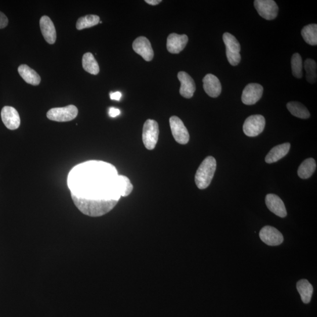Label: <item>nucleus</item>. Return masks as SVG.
<instances>
[{
    "instance_id": "f257e3e1",
    "label": "nucleus",
    "mask_w": 317,
    "mask_h": 317,
    "mask_svg": "<svg viewBox=\"0 0 317 317\" xmlns=\"http://www.w3.org/2000/svg\"><path fill=\"white\" fill-rule=\"evenodd\" d=\"M71 195L96 200H117L121 197V182L117 170L110 163L90 160L74 167L68 174Z\"/></svg>"
},
{
    "instance_id": "f03ea898",
    "label": "nucleus",
    "mask_w": 317,
    "mask_h": 317,
    "mask_svg": "<svg viewBox=\"0 0 317 317\" xmlns=\"http://www.w3.org/2000/svg\"><path fill=\"white\" fill-rule=\"evenodd\" d=\"M76 207L83 214L90 217H100L114 208L119 200L88 199L71 195Z\"/></svg>"
},
{
    "instance_id": "7ed1b4c3",
    "label": "nucleus",
    "mask_w": 317,
    "mask_h": 317,
    "mask_svg": "<svg viewBox=\"0 0 317 317\" xmlns=\"http://www.w3.org/2000/svg\"><path fill=\"white\" fill-rule=\"evenodd\" d=\"M216 160L212 156H208L203 160L197 170L195 183L199 189H205L211 184L216 170Z\"/></svg>"
},
{
    "instance_id": "20e7f679",
    "label": "nucleus",
    "mask_w": 317,
    "mask_h": 317,
    "mask_svg": "<svg viewBox=\"0 0 317 317\" xmlns=\"http://www.w3.org/2000/svg\"><path fill=\"white\" fill-rule=\"evenodd\" d=\"M223 39L227 48V56L229 63L233 66H236L241 61L240 52L241 47L238 40L234 35L225 32L223 35Z\"/></svg>"
},
{
    "instance_id": "39448f33",
    "label": "nucleus",
    "mask_w": 317,
    "mask_h": 317,
    "mask_svg": "<svg viewBox=\"0 0 317 317\" xmlns=\"http://www.w3.org/2000/svg\"><path fill=\"white\" fill-rule=\"evenodd\" d=\"M159 134V125L155 120L148 119L144 123L142 140L146 148L153 150L158 143Z\"/></svg>"
},
{
    "instance_id": "423d86ee",
    "label": "nucleus",
    "mask_w": 317,
    "mask_h": 317,
    "mask_svg": "<svg viewBox=\"0 0 317 317\" xmlns=\"http://www.w3.org/2000/svg\"><path fill=\"white\" fill-rule=\"evenodd\" d=\"M78 114V108L70 105L63 108L51 109L47 112V116L51 121L65 122L74 119Z\"/></svg>"
},
{
    "instance_id": "0eeeda50",
    "label": "nucleus",
    "mask_w": 317,
    "mask_h": 317,
    "mask_svg": "<svg viewBox=\"0 0 317 317\" xmlns=\"http://www.w3.org/2000/svg\"><path fill=\"white\" fill-rule=\"evenodd\" d=\"M265 125V120L263 116L251 115L244 123L243 132L247 137H257L263 132Z\"/></svg>"
},
{
    "instance_id": "6e6552de",
    "label": "nucleus",
    "mask_w": 317,
    "mask_h": 317,
    "mask_svg": "<svg viewBox=\"0 0 317 317\" xmlns=\"http://www.w3.org/2000/svg\"><path fill=\"white\" fill-rule=\"evenodd\" d=\"M169 123L174 140L179 144H187L190 139V136L182 120L177 116H173L170 117Z\"/></svg>"
},
{
    "instance_id": "1a4fd4ad",
    "label": "nucleus",
    "mask_w": 317,
    "mask_h": 317,
    "mask_svg": "<svg viewBox=\"0 0 317 317\" xmlns=\"http://www.w3.org/2000/svg\"><path fill=\"white\" fill-rule=\"evenodd\" d=\"M254 5L258 14L265 20H274L278 15L279 7L273 0H256Z\"/></svg>"
},
{
    "instance_id": "9d476101",
    "label": "nucleus",
    "mask_w": 317,
    "mask_h": 317,
    "mask_svg": "<svg viewBox=\"0 0 317 317\" xmlns=\"http://www.w3.org/2000/svg\"><path fill=\"white\" fill-rule=\"evenodd\" d=\"M263 87L258 83H249L243 91L242 96L243 103L247 105L256 104L263 96Z\"/></svg>"
},
{
    "instance_id": "9b49d317",
    "label": "nucleus",
    "mask_w": 317,
    "mask_h": 317,
    "mask_svg": "<svg viewBox=\"0 0 317 317\" xmlns=\"http://www.w3.org/2000/svg\"><path fill=\"white\" fill-rule=\"evenodd\" d=\"M259 236L262 241L268 246H279L281 245L284 241L282 233L278 229L270 225H266L262 228Z\"/></svg>"
},
{
    "instance_id": "f8f14e48",
    "label": "nucleus",
    "mask_w": 317,
    "mask_h": 317,
    "mask_svg": "<svg viewBox=\"0 0 317 317\" xmlns=\"http://www.w3.org/2000/svg\"><path fill=\"white\" fill-rule=\"evenodd\" d=\"M132 47L134 52L140 55L145 61H151L154 57L151 43L145 36H140L134 40Z\"/></svg>"
},
{
    "instance_id": "ddd939ff",
    "label": "nucleus",
    "mask_w": 317,
    "mask_h": 317,
    "mask_svg": "<svg viewBox=\"0 0 317 317\" xmlns=\"http://www.w3.org/2000/svg\"><path fill=\"white\" fill-rule=\"evenodd\" d=\"M1 116L4 124L9 129L16 130L19 127L20 117L15 108L6 106L2 109Z\"/></svg>"
},
{
    "instance_id": "4468645a",
    "label": "nucleus",
    "mask_w": 317,
    "mask_h": 317,
    "mask_svg": "<svg viewBox=\"0 0 317 317\" xmlns=\"http://www.w3.org/2000/svg\"><path fill=\"white\" fill-rule=\"evenodd\" d=\"M177 78L181 83L180 94L185 98H191L194 96L196 90V84L193 79L188 73L181 71L178 73Z\"/></svg>"
},
{
    "instance_id": "2eb2a0df",
    "label": "nucleus",
    "mask_w": 317,
    "mask_h": 317,
    "mask_svg": "<svg viewBox=\"0 0 317 317\" xmlns=\"http://www.w3.org/2000/svg\"><path fill=\"white\" fill-rule=\"evenodd\" d=\"M189 41L185 34H170L167 39V49L171 54H178L184 50Z\"/></svg>"
},
{
    "instance_id": "dca6fc26",
    "label": "nucleus",
    "mask_w": 317,
    "mask_h": 317,
    "mask_svg": "<svg viewBox=\"0 0 317 317\" xmlns=\"http://www.w3.org/2000/svg\"><path fill=\"white\" fill-rule=\"evenodd\" d=\"M265 204L267 208L280 217L287 216L285 205L280 197L275 194H268L265 197Z\"/></svg>"
},
{
    "instance_id": "f3484780",
    "label": "nucleus",
    "mask_w": 317,
    "mask_h": 317,
    "mask_svg": "<svg viewBox=\"0 0 317 317\" xmlns=\"http://www.w3.org/2000/svg\"><path fill=\"white\" fill-rule=\"evenodd\" d=\"M40 28L46 41L50 44L56 41L57 32L53 22L48 16H42L39 21Z\"/></svg>"
},
{
    "instance_id": "a211bd4d",
    "label": "nucleus",
    "mask_w": 317,
    "mask_h": 317,
    "mask_svg": "<svg viewBox=\"0 0 317 317\" xmlns=\"http://www.w3.org/2000/svg\"><path fill=\"white\" fill-rule=\"evenodd\" d=\"M203 88L211 98H217L221 93V85L217 76L209 74L203 79Z\"/></svg>"
},
{
    "instance_id": "6ab92c4d",
    "label": "nucleus",
    "mask_w": 317,
    "mask_h": 317,
    "mask_svg": "<svg viewBox=\"0 0 317 317\" xmlns=\"http://www.w3.org/2000/svg\"><path fill=\"white\" fill-rule=\"evenodd\" d=\"M290 147L291 145L289 143L276 146V147L272 148L266 156L265 162L268 163H273L279 161V160L287 155Z\"/></svg>"
},
{
    "instance_id": "aec40b11",
    "label": "nucleus",
    "mask_w": 317,
    "mask_h": 317,
    "mask_svg": "<svg viewBox=\"0 0 317 317\" xmlns=\"http://www.w3.org/2000/svg\"><path fill=\"white\" fill-rule=\"evenodd\" d=\"M18 73L25 82L32 85H38L41 82V77L34 70L27 65H21L18 68Z\"/></svg>"
},
{
    "instance_id": "412c9836",
    "label": "nucleus",
    "mask_w": 317,
    "mask_h": 317,
    "mask_svg": "<svg viewBox=\"0 0 317 317\" xmlns=\"http://www.w3.org/2000/svg\"><path fill=\"white\" fill-rule=\"evenodd\" d=\"M297 289L302 302L308 304L311 301L313 294V287L307 280L302 279L297 283Z\"/></svg>"
},
{
    "instance_id": "4be33fe9",
    "label": "nucleus",
    "mask_w": 317,
    "mask_h": 317,
    "mask_svg": "<svg viewBox=\"0 0 317 317\" xmlns=\"http://www.w3.org/2000/svg\"><path fill=\"white\" fill-rule=\"evenodd\" d=\"M316 162L312 158L305 159L298 169V175L303 179L310 177L316 169Z\"/></svg>"
},
{
    "instance_id": "5701e85b",
    "label": "nucleus",
    "mask_w": 317,
    "mask_h": 317,
    "mask_svg": "<svg viewBox=\"0 0 317 317\" xmlns=\"http://www.w3.org/2000/svg\"><path fill=\"white\" fill-rule=\"evenodd\" d=\"M287 108L291 114L297 118L308 119L310 116L308 109L298 102H290L287 104Z\"/></svg>"
},
{
    "instance_id": "b1692460",
    "label": "nucleus",
    "mask_w": 317,
    "mask_h": 317,
    "mask_svg": "<svg viewBox=\"0 0 317 317\" xmlns=\"http://www.w3.org/2000/svg\"><path fill=\"white\" fill-rule=\"evenodd\" d=\"M82 66L85 71L90 74L97 75L100 72V67L93 54L85 53L82 58Z\"/></svg>"
},
{
    "instance_id": "393cba45",
    "label": "nucleus",
    "mask_w": 317,
    "mask_h": 317,
    "mask_svg": "<svg viewBox=\"0 0 317 317\" xmlns=\"http://www.w3.org/2000/svg\"><path fill=\"white\" fill-rule=\"evenodd\" d=\"M301 35L304 41L310 46L317 44V25L315 24L306 25L301 31Z\"/></svg>"
},
{
    "instance_id": "a878e982",
    "label": "nucleus",
    "mask_w": 317,
    "mask_h": 317,
    "mask_svg": "<svg viewBox=\"0 0 317 317\" xmlns=\"http://www.w3.org/2000/svg\"><path fill=\"white\" fill-rule=\"evenodd\" d=\"M100 18L96 15H87L79 18L76 22V27L78 30L95 26L100 23Z\"/></svg>"
},
{
    "instance_id": "bb28decb",
    "label": "nucleus",
    "mask_w": 317,
    "mask_h": 317,
    "mask_svg": "<svg viewBox=\"0 0 317 317\" xmlns=\"http://www.w3.org/2000/svg\"><path fill=\"white\" fill-rule=\"evenodd\" d=\"M316 63L311 59L306 60L304 63V69L307 72L306 78L309 83H314L316 81Z\"/></svg>"
},
{
    "instance_id": "cd10ccee",
    "label": "nucleus",
    "mask_w": 317,
    "mask_h": 317,
    "mask_svg": "<svg viewBox=\"0 0 317 317\" xmlns=\"http://www.w3.org/2000/svg\"><path fill=\"white\" fill-rule=\"evenodd\" d=\"M291 69L295 77L300 79L302 77V60L300 55L294 54L291 60Z\"/></svg>"
},
{
    "instance_id": "c85d7f7f",
    "label": "nucleus",
    "mask_w": 317,
    "mask_h": 317,
    "mask_svg": "<svg viewBox=\"0 0 317 317\" xmlns=\"http://www.w3.org/2000/svg\"><path fill=\"white\" fill-rule=\"evenodd\" d=\"M121 176L122 182V197H126L132 193L133 187L128 178L123 175H121Z\"/></svg>"
},
{
    "instance_id": "c756f323",
    "label": "nucleus",
    "mask_w": 317,
    "mask_h": 317,
    "mask_svg": "<svg viewBox=\"0 0 317 317\" xmlns=\"http://www.w3.org/2000/svg\"><path fill=\"white\" fill-rule=\"evenodd\" d=\"M9 20L5 14L0 12V29H3L7 26Z\"/></svg>"
},
{
    "instance_id": "7c9ffc66",
    "label": "nucleus",
    "mask_w": 317,
    "mask_h": 317,
    "mask_svg": "<svg viewBox=\"0 0 317 317\" xmlns=\"http://www.w3.org/2000/svg\"><path fill=\"white\" fill-rule=\"evenodd\" d=\"M108 114L111 117L115 118L121 114V111L117 108L112 107L109 108Z\"/></svg>"
},
{
    "instance_id": "2f4dec72",
    "label": "nucleus",
    "mask_w": 317,
    "mask_h": 317,
    "mask_svg": "<svg viewBox=\"0 0 317 317\" xmlns=\"http://www.w3.org/2000/svg\"><path fill=\"white\" fill-rule=\"evenodd\" d=\"M121 97L122 94L121 93L119 92V91L115 93H111L110 94V98L112 100L119 101L121 100Z\"/></svg>"
},
{
    "instance_id": "473e14b6",
    "label": "nucleus",
    "mask_w": 317,
    "mask_h": 317,
    "mask_svg": "<svg viewBox=\"0 0 317 317\" xmlns=\"http://www.w3.org/2000/svg\"><path fill=\"white\" fill-rule=\"evenodd\" d=\"M145 2L152 6H156L159 5L162 2V0H145Z\"/></svg>"
}]
</instances>
